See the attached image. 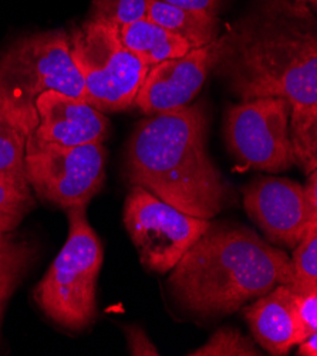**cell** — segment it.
Here are the masks:
<instances>
[{
	"label": "cell",
	"mask_w": 317,
	"mask_h": 356,
	"mask_svg": "<svg viewBox=\"0 0 317 356\" xmlns=\"http://www.w3.org/2000/svg\"><path fill=\"white\" fill-rule=\"evenodd\" d=\"M214 71L242 101L286 98L291 113L317 110V31L309 5L263 0L229 33Z\"/></svg>",
	"instance_id": "6da1fadb"
},
{
	"label": "cell",
	"mask_w": 317,
	"mask_h": 356,
	"mask_svg": "<svg viewBox=\"0 0 317 356\" xmlns=\"http://www.w3.org/2000/svg\"><path fill=\"white\" fill-rule=\"evenodd\" d=\"M208 115L202 104L153 114L135 127L127 147V176L190 216L210 220L232 191L206 149Z\"/></svg>",
	"instance_id": "7a4b0ae2"
},
{
	"label": "cell",
	"mask_w": 317,
	"mask_h": 356,
	"mask_svg": "<svg viewBox=\"0 0 317 356\" xmlns=\"http://www.w3.org/2000/svg\"><path fill=\"white\" fill-rule=\"evenodd\" d=\"M295 282L291 257L254 230L212 225L172 270L169 290L184 309L199 316L235 312L277 286Z\"/></svg>",
	"instance_id": "3957f363"
},
{
	"label": "cell",
	"mask_w": 317,
	"mask_h": 356,
	"mask_svg": "<svg viewBox=\"0 0 317 356\" xmlns=\"http://www.w3.org/2000/svg\"><path fill=\"white\" fill-rule=\"evenodd\" d=\"M49 91L86 101L84 81L61 30L27 35L0 54V113L27 138L38 127V98Z\"/></svg>",
	"instance_id": "277c9868"
},
{
	"label": "cell",
	"mask_w": 317,
	"mask_h": 356,
	"mask_svg": "<svg viewBox=\"0 0 317 356\" xmlns=\"http://www.w3.org/2000/svg\"><path fill=\"white\" fill-rule=\"evenodd\" d=\"M67 210L65 244L38 284L34 300L56 324L77 331L91 324L97 314L95 286L104 250L87 220L86 206Z\"/></svg>",
	"instance_id": "5b68a950"
},
{
	"label": "cell",
	"mask_w": 317,
	"mask_h": 356,
	"mask_svg": "<svg viewBox=\"0 0 317 356\" xmlns=\"http://www.w3.org/2000/svg\"><path fill=\"white\" fill-rule=\"evenodd\" d=\"M68 44L88 104L104 114L134 105L150 67L123 46L114 27L87 20L68 34Z\"/></svg>",
	"instance_id": "8992f818"
},
{
	"label": "cell",
	"mask_w": 317,
	"mask_h": 356,
	"mask_svg": "<svg viewBox=\"0 0 317 356\" xmlns=\"http://www.w3.org/2000/svg\"><path fill=\"white\" fill-rule=\"evenodd\" d=\"M104 142L63 147L27 138L24 176L36 193L63 209L86 206L105 181Z\"/></svg>",
	"instance_id": "52a82bcc"
},
{
	"label": "cell",
	"mask_w": 317,
	"mask_h": 356,
	"mask_svg": "<svg viewBox=\"0 0 317 356\" xmlns=\"http://www.w3.org/2000/svg\"><path fill=\"white\" fill-rule=\"evenodd\" d=\"M124 225L147 270L171 271L210 226L162 202L141 186H132L124 204Z\"/></svg>",
	"instance_id": "ba28073f"
},
{
	"label": "cell",
	"mask_w": 317,
	"mask_h": 356,
	"mask_svg": "<svg viewBox=\"0 0 317 356\" xmlns=\"http://www.w3.org/2000/svg\"><path fill=\"white\" fill-rule=\"evenodd\" d=\"M291 111L289 101L281 97L246 99L226 111V144L245 169L281 172L295 165Z\"/></svg>",
	"instance_id": "9c48e42d"
},
{
	"label": "cell",
	"mask_w": 317,
	"mask_h": 356,
	"mask_svg": "<svg viewBox=\"0 0 317 356\" xmlns=\"http://www.w3.org/2000/svg\"><path fill=\"white\" fill-rule=\"evenodd\" d=\"M224 38L150 67L134 105L147 115L190 105L219 61Z\"/></svg>",
	"instance_id": "30bf717a"
},
{
	"label": "cell",
	"mask_w": 317,
	"mask_h": 356,
	"mask_svg": "<svg viewBox=\"0 0 317 356\" xmlns=\"http://www.w3.org/2000/svg\"><path fill=\"white\" fill-rule=\"evenodd\" d=\"M243 204L269 240L291 248L317 226L307 213L303 186L284 177H256L243 191Z\"/></svg>",
	"instance_id": "8fae6325"
},
{
	"label": "cell",
	"mask_w": 317,
	"mask_h": 356,
	"mask_svg": "<svg viewBox=\"0 0 317 356\" xmlns=\"http://www.w3.org/2000/svg\"><path fill=\"white\" fill-rule=\"evenodd\" d=\"M36 110L33 136L47 144L79 147L104 142L109 136V118L84 99L49 91L38 98Z\"/></svg>",
	"instance_id": "7c38bea8"
},
{
	"label": "cell",
	"mask_w": 317,
	"mask_h": 356,
	"mask_svg": "<svg viewBox=\"0 0 317 356\" xmlns=\"http://www.w3.org/2000/svg\"><path fill=\"white\" fill-rule=\"evenodd\" d=\"M245 318L255 341L270 355H288L304 338L302 335L288 286H277L245 308Z\"/></svg>",
	"instance_id": "4fadbf2b"
},
{
	"label": "cell",
	"mask_w": 317,
	"mask_h": 356,
	"mask_svg": "<svg viewBox=\"0 0 317 356\" xmlns=\"http://www.w3.org/2000/svg\"><path fill=\"white\" fill-rule=\"evenodd\" d=\"M123 46L147 67L177 58L191 50L188 42L150 19H141L117 30Z\"/></svg>",
	"instance_id": "5bb4252c"
},
{
	"label": "cell",
	"mask_w": 317,
	"mask_h": 356,
	"mask_svg": "<svg viewBox=\"0 0 317 356\" xmlns=\"http://www.w3.org/2000/svg\"><path fill=\"white\" fill-rule=\"evenodd\" d=\"M147 19L180 35L191 49L203 47L219 38L218 16L172 6L161 0H147Z\"/></svg>",
	"instance_id": "9a60e30c"
},
{
	"label": "cell",
	"mask_w": 317,
	"mask_h": 356,
	"mask_svg": "<svg viewBox=\"0 0 317 356\" xmlns=\"http://www.w3.org/2000/svg\"><path fill=\"white\" fill-rule=\"evenodd\" d=\"M34 206L24 177L0 173V236L10 234Z\"/></svg>",
	"instance_id": "2e32d148"
},
{
	"label": "cell",
	"mask_w": 317,
	"mask_h": 356,
	"mask_svg": "<svg viewBox=\"0 0 317 356\" xmlns=\"http://www.w3.org/2000/svg\"><path fill=\"white\" fill-rule=\"evenodd\" d=\"M289 128L295 163L309 175L317 168V110L291 113Z\"/></svg>",
	"instance_id": "e0dca14e"
},
{
	"label": "cell",
	"mask_w": 317,
	"mask_h": 356,
	"mask_svg": "<svg viewBox=\"0 0 317 356\" xmlns=\"http://www.w3.org/2000/svg\"><path fill=\"white\" fill-rule=\"evenodd\" d=\"M33 257L34 250L24 241L13 240L0 250V319L6 301L26 274Z\"/></svg>",
	"instance_id": "ac0fdd59"
},
{
	"label": "cell",
	"mask_w": 317,
	"mask_h": 356,
	"mask_svg": "<svg viewBox=\"0 0 317 356\" xmlns=\"http://www.w3.org/2000/svg\"><path fill=\"white\" fill-rule=\"evenodd\" d=\"M293 268L295 293L317 290V226H313L297 243L291 259Z\"/></svg>",
	"instance_id": "d6986e66"
},
{
	"label": "cell",
	"mask_w": 317,
	"mask_h": 356,
	"mask_svg": "<svg viewBox=\"0 0 317 356\" xmlns=\"http://www.w3.org/2000/svg\"><path fill=\"white\" fill-rule=\"evenodd\" d=\"M146 17L147 0H93L88 20L118 30Z\"/></svg>",
	"instance_id": "ffe728a7"
},
{
	"label": "cell",
	"mask_w": 317,
	"mask_h": 356,
	"mask_svg": "<svg viewBox=\"0 0 317 356\" xmlns=\"http://www.w3.org/2000/svg\"><path fill=\"white\" fill-rule=\"evenodd\" d=\"M27 136L0 113V173L24 177V151Z\"/></svg>",
	"instance_id": "44dd1931"
},
{
	"label": "cell",
	"mask_w": 317,
	"mask_h": 356,
	"mask_svg": "<svg viewBox=\"0 0 317 356\" xmlns=\"http://www.w3.org/2000/svg\"><path fill=\"white\" fill-rule=\"evenodd\" d=\"M192 356H259L254 342L232 328H222L210 337L206 343L192 350Z\"/></svg>",
	"instance_id": "7402d4cb"
},
{
	"label": "cell",
	"mask_w": 317,
	"mask_h": 356,
	"mask_svg": "<svg viewBox=\"0 0 317 356\" xmlns=\"http://www.w3.org/2000/svg\"><path fill=\"white\" fill-rule=\"evenodd\" d=\"M293 304L297 323L303 338L317 332V290L306 293H295Z\"/></svg>",
	"instance_id": "603a6c76"
},
{
	"label": "cell",
	"mask_w": 317,
	"mask_h": 356,
	"mask_svg": "<svg viewBox=\"0 0 317 356\" xmlns=\"http://www.w3.org/2000/svg\"><path fill=\"white\" fill-rule=\"evenodd\" d=\"M128 350L135 356H158L160 350L147 337L146 331L137 325H131L125 330Z\"/></svg>",
	"instance_id": "cb8c5ba5"
},
{
	"label": "cell",
	"mask_w": 317,
	"mask_h": 356,
	"mask_svg": "<svg viewBox=\"0 0 317 356\" xmlns=\"http://www.w3.org/2000/svg\"><path fill=\"white\" fill-rule=\"evenodd\" d=\"M164 3L178 6L183 9L198 10L212 16H218L222 8V0H161Z\"/></svg>",
	"instance_id": "d4e9b609"
},
{
	"label": "cell",
	"mask_w": 317,
	"mask_h": 356,
	"mask_svg": "<svg viewBox=\"0 0 317 356\" xmlns=\"http://www.w3.org/2000/svg\"><path fill=\"white\" fill-rule=\"evenodd\" d=\"M303 197L309 216L317 220V173L316 170L309 173V179L303 186Z\"/></svg>",
	"instance_id": "484cf974"
},
{
	"label": "cell",
	"mask_w": 317,
	"mask_h": 356,
	"mask_svg": "<svg viewBox=\"0 0 317 356\" xmlns=\"http://www.w3.org/2000/svg\"><path fill=\"white\" fill-rule=\"evenodd\" d=\"M299 355L316 356L317 355V332L309 335L299 343Z\"/></svg>",
	"instance_id": "4316f807"
},
{
	"label": "cell",
	"mask_w": 317,
	"mask_h": 356,
	"mask_svg": "<svg viewBox=\"0 0 317 356\" xmlns=\"http://www.w3.org/2000/svg\"><path fill=\"white\" fill-rule=\"evenodd\" d=\"M13 240L15 238H13L12 234H2V236H0V250H2V248H5L6 245H9Z\"/></svg>",
	"instance_id": "83f0119b"
},
{
	"label": "cell",
	"mask_w": 317,
	"mask_h": 356,
	"mask_svg": "<svg viewBox=\"0 0 317 356\" xmlns=\"http://www.w3.org/2000/svg\"><path fill=\"white\" fill-rule=\"evenodd\" d=\"M293 2H300V3H306V5H311L313 8H316V2L317 0H293Z\"/></svg>",
	"instance_id": "f1b7e54d"
}]
</instances>
